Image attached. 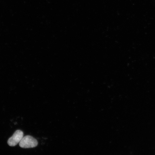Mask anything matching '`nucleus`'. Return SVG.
<instances>
[{
	"label": "nucleus",
	"instance_id": "nucleus-2",
	"mask_svg": "<svg viewBox=\"0 0 155 155\" xmlns=\"http://www.w3.org/2000/svg\"><path fill=\"white\" fill-rule=\"evenodd\" d=\"M23 137L24 133L21 130L15 131L12 137H10L8 140V144L11 147H15L18 144Z\"/></svg>",
	"mask_w": 155,
	"mask_h": 155
},
{
	"label": "nucleus",
	"instance_id": "nucleus-1",
	"mask_svg": "<svg viewBox=\"0 0 155 155\" xmlns=\"http://www.w3.org/2000/svg\"><path fill=\"white\" fill-rule=\"evenodd\" d=\"M38 145V141L31 136L26 135L23 137L19 143V145L23 148H33Z\"/></svg>",
	"mask_w": 155,
	"mask_h": 155
}]
</instances>
